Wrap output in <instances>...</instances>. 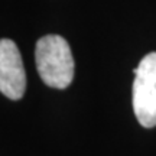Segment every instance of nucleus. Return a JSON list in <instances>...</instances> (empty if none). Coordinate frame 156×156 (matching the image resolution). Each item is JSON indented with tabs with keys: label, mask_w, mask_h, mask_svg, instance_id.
<instances>
[{
	"label": "nucleus",
	"mask_w": 156,
	"mask_h": 156,
	"mask_svg": "<svg viewBox=\"0 0 156 156\" xmlns=\"http://www.w3.org/2000/svg\"><path fill=\"white\" fill-rule=\"evenodd\" d=\"M26 90V74L17 45L0 39V93L10 100L22 98Z\"/></svg>",
	"instance_id": "nucleus-3"
},
{
	"label": "nucleus",
	"mask_w": 156,
	"mask_h": 156,
	"mask_svg": "<svg viewBox=\"0 0 156 156\" xmlns=\"http://www.w3.org/2000/svg\"><path fill=\"white\" fill-rule=\"evenodd\" d=\"M35 61L39 75L48 87L64 90L73 83V52L62 36H42L35 46Z\"/></svg>",
	"instance_id": "nucleus-1"
},
{
	"label": "nucleus",
	"mask_w": 156,
	"mask_h": 156,
	"mask_svg": "<svg viewBox=\"0 0 156 156\" xmlns=\"http://www.w3.org/2000/svg\"><path fill=\"white\" fill-rule=\"evenodd\" d=\"M133 112L143 127L156 126V52H151L133 69Z\"/></svg>",
	"instance_id": "nucleus-2"
}]
</instances>
